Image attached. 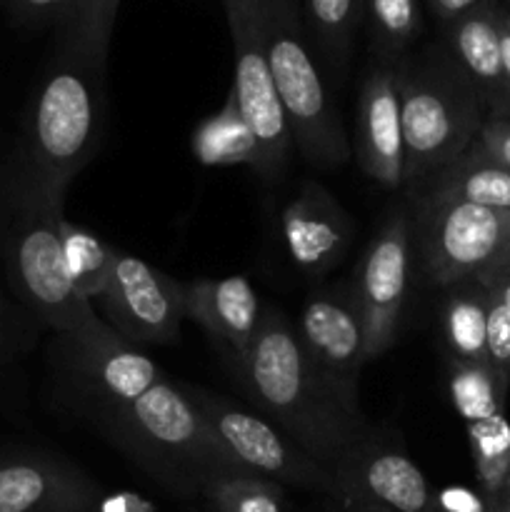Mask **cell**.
I'll return each mask as SVG.
<instances>
[{
	"label": "cell",
	"mask_w": 510,
	"mask_h": 512,
	"mask_svg": "<svg viewBox=\"0 0 510 512\" xmlns=\"http://www.w3.org/2000/svg\"><path fill=\"white\" fill-rule=\"evenodd\" d=\"M120 0H88L58 25L15 153L10 188L63 203L93 160L105 123V70Z\"/></svg>",
	"instance_id": "cell-1"
},
{
	"label": "cell",
	"mask_w": 510,
	"mask_h": 512,
	"mask_svg": "<svg viewBox=\"0 0 510 512\" xmlns=\"http://www.w3.org/2000/svg\"><path fill=\"white\" fill-rule=\"evenodd\" d=\"M238 378L260 413L325 470H333L348 450L378 430L368 418H355L338 403L280 310H263Z\"/></svg>",
	"instance_id": "cell-2"
},
{
	"label": "cell",
	"mask_w": 510,
	"mask_h": 512,
	"mask_svg": "<svg viewBox=\"0 0 510 512\" xmlns=\"http://www.w3.org/2000/svg\"><path fill=\"white\" fill-rule=\"evenodd\" d=\"M105 430L135 465L180 498H195L215 475H253L220 443L185 388L168 378L105 413Z\"/></svg>",
	"instance_id": "cell-3"
},
{
	"label": "cell",
	"mask_w": 510,
	"mask_h": 512,
	"mask_svg": "<svg viewBox=\"0 0 510 512\" xmlns=\"http://www.w3.org/2000/svg\"><path fill=\"white\" fill-rule=\"evenodd\" d=\"M395 85L403 123V188L413 193L475 143L488 110L445 40L405 55L395 65Z\"/></svg>",
	"instance_id": "cell-4"
},
{
	"label": "cell",
	"mask_w": 510,
	"mask_h": 512,
	"mask_svg": "<svg viewBox=\"0 0 510 512\" xmlns=\"http://www.w3.org/2000/svg\"><path fill=\"white\" fill-rule=\"evenodd\" d=\"M265 53L293 145L315 168L348 163L350 140L305 38L298 0H258Z\"/></svg>",
	"instance_id": "cell-5"
},
{
	"label": "cell",
	"mask_w": 510,
	"mask_h": 512,
	"mask_svg": "<svg viewBox=\"0 0 510 512\" xmlns=\"http://www.w3.org/2000/svg\"><path fill=\"white\" fill-rule=\"evenodd\" d=\"M10 203L13 220L5 253L13 288L35 318L58 335L78 330L95 310L93 303L80 298L70 280L60 240L63 203L23 188H10Z\"/></svg>",
	"instance_id": "cell-6"
},
{
	"label": "cell",
	"mask_w": 510,
	"mask_h": 512,
	"mask_svg": "<svg viewBox=\"0 0 510 512\" xmlns=\"http://www.w3.org/2000/svg\"><path fill=\"white\" fill-rule=\"evenodd\" d=\"M413 235L430 283L450 288L483 273L510 245V210L458 203H415Z\"/></svg>",
	"instance_id": "cell-7"
},
{
	"label": "cell",
	"mask_w": 510,
	"mask_h": 512,
	"mask_svg": "<svg viewBox=\"0 0 510 512\" xmlns=\"http://www.w3.org/2000/svg\"><path fill=\"white\" fill-rule=\"evenodd\" d=\"M185 393L193 398L200 413L208 418V423L218 433L220 443L230 450V455L245 470H250L258 478L273 480L283 488L308 490L320 498L338 495V485H335L330 470H325L318 460L310 458L298 443H293L270 420L245 413L238 405L225 400L223 395H215L210 390L185 385Z\"/></svg>",
	"instance_id": "cell-8"
},
{
	"label": "cell",
	"mask_w": 510,
	"mask_h": 512,
	"mask_svg": "<svg viewBox=\"0 0 510 512\" xmlns=\"http://www.w3.org/2000/svg\"><path fill=\"white\" fill-rule=\"evenodd\" d=\"M223 3L235 58L230 93L238 100L263 150V178L278 180L288 165L293 135H290L273 73H270L258 0H223Z\"/></svg>",
	"instance_id": "cell-9"
},
{
	"label": "cell",
	"mask_w": 510,
	"mask_h": 512,
	"mask_svg": "<svg viewBox=\"0 0 510 512\" xmlns=\"http://www.w3.org/2000/svg\"><path fill=\"white\" fill-rule=\"evenodd\" d=\"M413 270V215L395 208L360 258L350 285L358 313L363 318L368 360L388 353L398 338L400 318Z\"/></svg>",
	"instance_id": "cell-10"
},
{
	"label": "cell",
	"mask_w": 510,
	"mask_h": 512,
	"mask_svg": "<svg viewBox=\"0 0 510 512\" xmlns=\"http://www.w3.org/2000/svg\"><path fill=\"white\" fill-rule=\"evenodd\" d=\"M295 333L310 365L338 403L355 418H365L358 383L360 370L368 363V345L363 318L348 285L313 290L300 310Z\"/></svg>",
	"instance_id": "cell-11"
},
{
	"label": "cell",
	"mask_w": 510,
	"mask_h": 512,
	"mask_svg": "<svg viewBox=\"0 0 510 512\" xmlns=\"http://www.w3.org/2000/svg\"><path fill=\"white\" fill-rule=\"evenodd\" d=\"M60 358L70 380L98 400L103 413L130 405L165 380L163 370L148 355L135 350L98 315L78 330L60 335Z\"/></svg>",
	"instance_id": "cell-12"
},
{
	"label": "cell",
	"mask_w": 510,
	"mask_h": 512,
	"mask_svg": "<svg viewBox=\"0 0 510 512\" xmlns=\"http://www.w3.org/2000/svg\"><path fill=\"white\" fill-rule=\"evenodd\" d=\"M95 303L105 323L128 343H173L185 313V285L135 255L115 250L108 285Z\"/></svg>",
	"instance_id": "cell-13"
},
{
	"label": "cell",
	"mask_w": 510,
	"mask_h": 512,
	"mask_svg": "<svg viewBox=\"0 0 510 512\" xmlns=\"http://www.w3.org/2000/svg\"><path fill=\"white\" fill-rule=\"evenodd\" d=\"M338 495L375 503L390 512H443L438 493L400 443L375 430L330 470ZM335 495V498H338Z\"/></svg>",
	"instance_id": "cell-14"
},
{
	"label": "cell",
	"mask_w": 510,
	"mask_h": 512,
	"mask_svg": "<svg viewBox=\"0 0 510 512\" xmlns=\"http://www.w3.org/2000/svg\"><path fill=\"white\" fill-rule=\"evenodd\" d=\"M105 495L70 460L43 453L0 458V512H103Z\"/></svg>",
	"instance_id": "cell-15"
},
{
	"label": "cell",
	"mask_w": 510,
	"mask_h": 512,
	"mask_svg": "<svg viewBox=\"0 0 510 512\" xmlns=\"http://www.w3.org/2000/svg\"><path fill=\"white\" fill-rule=\"evenodd\" d=\"M280 230L295 268L308 278L328 275L355 238V223L318 180H303L280 213Z\"/></svg>",
	"instance_id": "cell-16"
},
{
	"label": "cell",
	"mask_w": 510,
	"mask_h": 512,
	"mask_svg": "<svg viewBox=\"0 0 510 512\" xmlns=\"http://www.w3.org/2000/svg\"><path fill=\"white\" fill-rule=\"evenodd\" d=\"M355 160L380 188H403V123L393 65L373 63L360 85Z\"/></svg>",
	"instance_id": "cell-17"
},
{
	"label": "cell",
	"mask_w": 510,
	"mask_h": 512,
	"mask_svg": "<svg viewBox=\"0 0 510 512\" xmlns=\"http://www.w3.org/2000/svg\"><path fill=\"white\" fill-rule=\"evenodd\" d=\"M185 313L208 333L238 373L263 320L258 290L250 280L245 275L193 280L185 285Z\"/></svg>",
	"instance_id": "cell-18"
},
{
	"label": "cell",
	"mask_w": 510,
	"mask_h": 512,
	"mask_svg": "<svg viewBox=\"0 0 510 512\" xmlns=\"http://www.w3.org/2000/svg\"><path fill=\"white\" fill-rule=\"evenodd\" d=\"M498 5V0H480L473 10L443 25V35L450 53L478 90L488 118H510V85L500 53Z\"/></svg>",
	"instance_id": "cell-19"
},
{
	"label": "cell",
	"mask_w": 510,
	"mask_h": 512,
	"mask_svg": "<svg viewBox=\"0 0 510 512\" xmlns=\"http://www.w3.org/2000/svg\"><path fill=\"white\" fill-rule=\"evenodd\" d=\"M410 198L413 203L458 200L480 208L510 210V170L470 145L458 160L445 165L440 173L413 190Z\"/></svg>",
	"instance_id": "cell-20"
},
{
	"label": "cell",
	"mask_w": 510,
	"mask_h": 512,
	"mask_svg": "<svg viewBox=\"0 0 510 512\" xmlns=\"http://www.w3.org/2000/svg\"><path fill=\"white\" fill-rule=\"evenodd\" d=\"M190 150H193V158L205 168L248 165L255 173L263 175V150L233 93L228 95L218 113L208 115L193 130Z\"/></svg>",
	"instance_id": "cell-21"
},
{
	"label": "cell",
	"mask_w": 510,
	"mask_h": 512,
	"mask_svg": "<svg viewBox=\"0 0 510 512\" xmlns=\"http://www.w3.org/2000/svg\"><path fill=\"white\" fill-rule=\"evenodd\" d=\"M488 288L478 278L445 288L440 310V333L448 360L455 363H488Z\"/></svg>",
	"instance_id": "cell-22"
},
{
	"label": "cell",
	"mask_w": 510,
	"mask_h": 512,
	"mask_svg": "<svg viewBox=\"0 0 510 512\" xmlns=\"http://www.w3.org/2000/svg\"><path fill=\"white\" fill-rule=\"evenodd\" d=\"M508 388L510 375L500 373L490 363L448 360V395L465 428L503 415Z\"/></svg>",
	"instance_id": "cell-23"
},
{
	"label": "cell",
	"mask_w": 510,
	"mask_h": 512,
	"mask_svg": "<svg viewBox=\"0 0 510 512\" xmlns=\"http://www.w3.org/2000/svg\"><path fill=\"white\" fill-rule=\"evenodd\" d=\"M195 498L208 512H293L283 485L258 475H215Z\"/></svg>",
	"instance_id": "cell-24"
},
{
	"label": "cell",
	"mask_w": 510,
	"mask_h": 512,
	"mask_svg": "<svg viewBox=\"0 0 510 512\" xmlns=\"http://www.w3.org/2000/svg\"><path fill=\"white\" fill-rule=\"evenodd\" d=\"M375 63L398 65L423 33L418 0H365Z\"/></svg>",
	"instance_id": "cell-25"
},
{
	"label": "cell",
	"mask_w": 510,
	"mask_h": 512,
	"mask_svg": "<svg viewBox=\"0 0 510 512\" xmlns=\"http://www.w3.org/2000/svg\"><path fill=\"white\" fill-rule=\"evenodd\" d=\"M363 10L365 0H305L310 33L333 70H343L348 65Z\"/></svg>",
	"instance_id": "cell-26"
},
{
	"label": "cell",
	"mask_w": 510,
	"mask_h": 512,
	"mask_svg": "<svg viewBox=\"0 0 510 512\" xmlns=\"http://www.w3.org/2000/svg\"><path fill=\"white\" fill-rule=\"evenodd\" d=\"M60 240H63V255L75 290H78L80 298L93 303L103 295L105 285H108V275L118 248H110L98 235L70 223L68 218H63V223H60Z\"/></svg>",
	"instance_id": "cell-27"
},
{
	"label": "cell",
	"mask_w": 510,
	"mask_h": 512,
	"mask_svg": "<svg viewBox=\"0 0 510 512\" xmlns=\"http://www.w3.org/2000/svg\"><path fill=\"white\" fill-rule=\"evenodd\" d=\"M465 430L473 455L475 488L488 503H493L510 475V423L503 413L485 423L468 425Z\"/></svg>",
	"instance_id": "cell-28"
},
{
	"label": "cell",
	"mask_w": 510,
	"mask_h": 512,
	"mask_svg": "<svg viewBox=\"0 0 510 512\" xmlns=\"http://www.w3.org/2000/svg\"><path fill=\"white\" fill-rule=\"evenodd\" d=\"M85 3L88 0H3L13 23L23 25V28H43V25L58 28Z\"/></svg>",
	"instance_id": "cell-29"
},
{
	"label": "cell",
	"mask_w": 510,
	"mask_h": 512,
	"mask_svg": "<svg viewBox=\"0 0 510 512\" xmlns=\"http://www.w3.org/2000/svg\"><path fill=\"white\" fill-rule=\"evenodd\" d=\"M485 345H488V363L500 373L510 375V310L490 290Z\"/></svg>",
	"instance_id": "cell-30"
},
{
	"label": "cell",
	"mask_w": 510,
	"mask_h": 512,
	"mask_svg": "<svg viewBox=\"0 0 510 512\" xmlns=\"http://www.w3.org/2000/svg\"><path fill=\"white\" fill-rule=\"evenodd\" d=\"M473 145L510 170V118H485Z\"/></svg>",
	"instance_id": "cell-31"
},
{
	"label": "cell",
	"mask_w": 510,
	"mask_h": 512,
	"mask_svg": "<svg viewBox=\"0 0 510 512\" xmlns=\"http://www.w3.org/2000/svg\"><path fill=\"white\" fill-rule=\"evenodd\" d=\"M103 512H155V505L133 493H108Z\"/></svg>",
	"instance_id": "cell-32"
},
{
	"label": "cell",
	"mask_w": 510,
	"mask_h": 512,
	"mask_svg": "<svg viewBox=\"0 0 510 512\" xmlns=\"http://www.w3.org/2000/svg\"><path fill=\"white\" fill-rule=\"evenodd\" d=\"M478 3L480 0H428V8L433 10L440 25H448L453 20H458L460 15L468 13V10H473Z\"/></svg>",
	"instance_id": "cell-33"
},
{
	"label": "cell",
	"mask_w": 510,
	"mask_h": 512,
	"mask_svg": "<svg viewBox=\"0 0 510 512\" xmlns=\"http://www.w3.org/2000/svg\"><path fill=\"white\" fill-rule=\"evenodd\" d=\"M315 512H390V510L380 508V505L375 503H365V500L338 495V498H320V505Z\"/></svg>",
	"instance_id": "cell-34"
},
{
	"label": "cell",
	"mask_w": 510,
	"mask_h": 512,
	"mask_svg": "<svg viewBox=\"0 0 510 512\" xmlns=\"http://www.w3.org/2000/svg\"><path fill=\"white\" fill-rule=\"evenodd\" d=\"M478 280L510 310V273H480Z\"/></svg>",
	"instance_id": "cell-35"
},
{
	"label": "cell",
	"mask_w": 510,
	"mask_h": 512,
	"mask_svg": "<svg viewBox=\"0 0 510 512\" xmlns=\"http://www.w3.org/2000/svg\"><path fill=\"white\" fill-rule=\"evenodd\" d=\"M498 35H500V53H503L505 78L510 85V10L498 5Z\"/></svg>",
	"instance_id": "cell-36"
},
{
	"label": "cell",
	"mask_w": 510,
	"mask_h": 512,
	"mask_svg": "<svg viewBox=\"0 0 510 512\" xmlns=\"http://www.w3.org/2000/svg\"><path fill=\"white\" fill-rule=\"evenodd\" d=\"M483 273H510V245L483 270ZM478 278V275H475Z\"/></svg>",
	"instance_id": "cell-37"
},
{
	"label": "cell",
	"mask_w": 510,
	"mask_h": 512,
	"mask_svg": "<svg viewBox=\"0 0 510 512\" xmlns=\"http://www.w3.org/2000/svg\"><path fill=\"white\" fill-rule=\"evenodd\" d=\"M490 508H493V512H510V475L503 483V488H500L498 498L490 503Z\"/></svg>",
	"instance_id": "cell-38"
}]
</instances>
